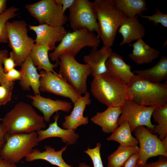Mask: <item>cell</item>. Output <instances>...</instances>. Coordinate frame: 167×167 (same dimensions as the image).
I'll use <instances>...</instances> for the list:
<instances>
[{"label":"cell","instance_id":"6da1fadb","mask_svg":"<svg viewBox=\"0 0 167 167\" xmlns=\"http://www.w3.org/2000/svg\"><path fill=\"white\" fill-rule=\"evenodd\" d=\"M90 90L97 101L108 107H121L128 100L127 83L107 71L94 77Z\"/></svg>","mask_w":167,"mask_h":167},{"label":"cell","instance_id":"7a4b0ae2","mask_svg":"<svg viewBox=\"0 0 167 167\" xmlns=\"http://www.w3.org/2000/svg\"><path fill=\"white\" fill-rule=\"evenodd\" d=\"M92 3L98 24L97 35L103 45L111 47L119 27L127 17L114 0H95Z\"/></svg>","mask_w":167,"mask_h":167},{"label":"cell","instance_id":"3957f363","mask_svg":"<svg viewBox=\"0 0 167 167\" xmlns=\"http://www.w3.org/2000/svg\"><path fill=\"white\" fill-rule=\"evenodd\" d=\"M128 100L144 106L158 107L167 104V85L150 82L143 76L134 75L127 83Z\"/></svg>","mask_w":167,"mask_h":167},{"label":"cell","instance_id":"277c9868","mask_svg":"<svg viewBox=\"0 0 167 167\" xmlns=\"http://www.w3.org/2000/svg\"><path fill=\"white\" fill-rule=\"evenodd\" d=\"M2 121L9 134L29 133L46 126L43 117L39 115L31 105L23 101L15 104Z\"/></svg>","mask_w":167,"mask_h":167},{"label":"cell","instance_id":"5b68a950","mask_svg":"<svg viewBox=\"0 0 167 167\" xmlns=\"http://www.w3.org/2000/svg\"><path fill=\"white\" fill-rule=\"evenodd\" d=\"M101 41L97 35L86 28L68 32L49 56L52 61L59 63L62 54H68L75 57L85 47L97 48Z\"/></svg>","mask_w":167,"mask_h":167},{"label":"cell","instance_id":"8992f818","mask_svg":"<svg viewBox=\"0 0 167 167\" xmlns=\"http://www.w3.org/2000/svg\"><path fill=\"white\" fill-rule=\"evenodd\" d=\"M27 25L24 20L6 22L9 46L16 66H21L29 56L34 40L28 35Z\"/></svg>","mask_w":167,"mask_h":167},{"label":"cell","instance_id":"52a82bcc","mask_svg":"<svg viewBox=\"0 0 167 167\" xmlns=\"http://www.w3.org/2000/svg\"><path fill=\"white\" fill-rule=\"evenodd\" d=\"M38 143L36 132L27 134L7 133L6 142L0 151V156L10 162L17 163L29 155Z\"/></svg>","mask_w":167,"mask_h":167},{"label":"cell","instance_id":"ba28073f","mask_svg":"<svg viewBox=\"0 0 167 167\" xmlns=\"http://www.w3.org/2000/svg\"><path fill=\"white\" fill-rule=\"evenodd\" d=\"M59 59L58 74L78 93L85 94L88 92L87 78L91 75L89 65L79 63L75 57L68 54H62Z\"/></svg>","mask_w":167,"mask_h":167},{"label":"cell","instance_id":"9c48e42d","mask_svg":"<svg viewBox=\"0 0 167 167\" xmlns=\"http://www.w3.org/2000/svg\"><path fill=\"white\" fill-rule=\"evenodd\" d=\"M25 8L31 15L37 20L39 25L63 26L68 21V17L63 12L62 5L55 0H41L26 4Z\"/></svg>","mask_w":167,"mask_h":167},{"label":"cell","instance_id":"30bf717a","mask_svg":"<svg viewBox=\"0 0 167 167\" xmlns=\"http://www.w3.org/2000/svg\"><path fill=\"white\" fill-rule=\"evenodd\" d=\"M68 9V21L73 31L86 28L97 32L98 24L92 2L89 0H75Z\"/></svg>","mask_w":167,"mask_h":167},{"label":"cell","instance_id":"8fae6325","mask_svg":"<svg viewBox=\"0 0 167 167\" xmlns=\"http://www.w3.org/2000/svg\"><path fill=\"white\" fill-rule=\"evenodd\" d=\"M134 131L139 144V166L146 163L150 157L158 156H167V148L164 146L157 135L153 134L143 126L137 127Z\"/></svg>","mask_w":167,"mask_h":167},{"label":"cell","instance_id":"7c38bea8","mask_svg":"<svg viewBox=\"0 0 167 167\" xmlns=\"http://www.w3.org/2000/svg\"><path fill=\"white\" fill-rule=\"evenodd\" d=\"M155 107L144 106L134 103L128 100L121 107L122 113L118 120L119 126L124 121L129 123L131 132L137 127L146 126L152 132L154 125L151 122V117Z\"/></svg>","mask_w":167,"mask_h":167},{"label":"cell","instance_id":"4fadbf2b","mask_svg":"<svg viewBox=\"0 0 167 167\" xmlns=\"http://www.w3.org/2000/svg\"><path fill=\"white\" fill-rule=\"evenodd\" d=\"M40 91L69 98L74 103L82 96L61 75L50 71H41Z\"/></svg>","mask_w":167,"mask_h":167},{"label":"cell","instance_id":"5bb4252c","mask_svg":"<svg viewBox=\"0 0 167 167\" xmlns=\"http://www.w3.org/2000/svg\"><path fill=\"white\" fill-rule=\"evenodd\" d=\"M28 26L29 29L34 31L36 35L34 40L35 43L46 45L50 50L55 49L56 43L60 42L67 32L63 26L54 27L42 24Z\"/></svg>","mask_w":167,"mask_h":167},{"label":"cell","instance_id":"9a60e30c","mask_svg":"<svg viewBox=\"0 0 167 167\" xmlns=\"http://www.w3.org/2000/svg\"><path fill=\"white\" fill-rule=\"evenodd\" d=\"M26 96L32 100V105L43 113L44 121L48 122H49L50 117L55 112L61 110L68 112L72 107V103L66 101L54 100L43 97L40 94Z\"/></svg>","mask_w":167,"mask_h":167},{"label":"cell","instance_id":"2e32d148","mask_svg":"<svg viewBox=\"0 0 167 167\" xmlns=\"http://www.w3.org/2000/svg\"><path fill=\"white\" fill-rule=\"evenodd\" d=\"M90 97V93L87 92L74 103L70 114L65 116V121L62 124L63 129L75 130L78 126L88 123V117H84L83 113L86 106L91 102Z\"/></svg>","mask_w":167,"mask_h":167},{"label":"cell","instance_id":"e0dca14e","mask_svg":"<svg viewBox=\"0 0 167 167\" xmlns=\"http://www.w3.org/2000/svg\"><path fill=\"white\" fill-rule=\"evenodd\" d=\"M113 52L111 47L103 45L100 49L92 48L89 53L84 57L83 60L89 66L93 77L107 71L106 62Z\"/></svg>","mask_w":167,"mask_h":167},{"label":"cell","instance_id":"ac0fdd59","mask_svg":"<svg viewBox=\"0 0 167 167\" xmlns=\"http://www.w3.org/2000/svg\"><path fill=\"white\" fill-rule=\"evenodd\" d=\"M21 76L19 84L24 91H28L32 88L35 95L40 94V79L41 74H39L37 68L33 65L29 56L21 66Z\"/></svg>","mask_w":167,"mask_h":167},{"label":"cell","instance_id":"d6986e66","mask_svg":"<svg viewBox=\"0 0 167 167\" xmlns=\"http://www.w3.org/2000/svg\"><path fill=\"white\" fill-rule=\"evenodd\" d=\"M145 28L140 22L137 16L133 17H126L117 31L122 37L119 45L129 44L133 41L143 39L145 35Z\"/></svg>","mask_w":167,"mask_h":167},{"label":"cell","instance_id":"ffe728a7","mask_svg":"<svg viewBox=\"0 0 167 167\" xmlns=\"http://www.w3.org/2000/svg\"><path fill=\"white\" fill-rule=\"evenodd\" d=\"M59 115L57 112L54 116V122L49 124L46 130H41L37 131L39 142L42 140L52 137H58L62 139V142L67 145H72L76 142L79 137V135L75 133V130L62 128L58 125V120Z\"/></svg>","mask_w":167,"mask_h":167},{"label":"cell","instance_id":"44dd1931","mask_svg":"<svg viewBox=\"0 0 167 167\" xmlns=\"http://www.w3.org/2000/svg\"><path fill=\"white\" fill-rule=\"evenodd\" d=\"M122 113L121 107H109L103 112H98L91 121L101 127L103 132L112 133L119 126L118 120Z\"/></svg>","mask_w":167,"mask_h":167},{"label":"cell","instance_id":"7402d4cb","mask_svg":"<svg viewBox=\"0 0 167 167\" xmlns=\"http://www.w3.org/2000/svg\"><path fill=\"white\" fill-rule=\"evenodd\" d=\"M67 145L58 151H55L54 148L47 145L45 146V150L43 152L36 148L33 149L32 152L25 157V161L31 162L37 160H43L59 167H73L66 163L62 157V154L66 149Z\"/></svg>","mask_w":167,"mask_h":167},{"label":"cell","instance_id":"603a6c76","mask_svg":"<svg viewBox=\"0 0 167 167\" xmlns=\"http://www.w3.org/2000/svg\"><path fill=\"white\" fill-rule=\"evenodd\" d=\"M132 46L133 50L129 57L138 65L152 62L160 54L159 51L148 45L143 39L137 40Z\"/></svg>","mask_w":167,"mask_h":167},{"label":"cell","instance_id":"cb8c5ba5","mask_svg":"<svg viewBox=\"0 0 167 167\" xmlns=\"http://www.w3.org/2000/svg\"><path fill=\"white\" fill-rule=\"evenodd\" d=\"M49 50V48L46 45L35 43L29 56L32 59L33 65L36 66L37 70L43 69L45 71L51 72L60 75L54 69L58 66L59 62H56L54 64L51 63L48 54Z\"/></svg>","mask_w":167,"mask_h":167},{"label":"cell","instance_id":"d4e9b609","mask_svg":"<svg viewBox=\"0 0 167 167\" xmlns=\"http://www.w3.org/2000/svg\"><path fill=\"white\" fill-rule=\"evenodd\" d=\"M107 71L120 78L127 83L135 75L131 66L127 64L123 58L118 53L113 52L105 64Z\"/></svg>","mask_w":167,"mask_h":167},{"label":"cell","instance_id":"484cf974","mask_svg":"<svg viewBox=\"0 0 167 167\" xmlns=\"http://www.w3.org/2000/svg\"><path fill=\"white\" fill-rule=\"evenodd\" d=\"M133 72L143 76L152 83H160L167 78V57L163 55L152 67L143 70L134 71Z\"/></svg>","mask_w":167,"mask_h":167},{"label":"cell","instance_id":"4316f807","mask_svg":"<svg viewBox=\"0 0 167 167\" xmlns=\"http://www.w3.org/2000/svg\"><path fill=\"white\" fill-rule=\"evenodd\" d=\"M131 132L129 123L127 121H124L107 138V140L117 142L120 146L124 147L137 146L138 141L133 136Z\"/></svg>","mask_w":167,"mask_h":167},{"label":"cell","instance_id":"83f0119b","mask_svg":"<svg viewBox=\"0 0 167 167\" xmlns=\"http://www.w3.org/2000/svg\"><path fill=\"white\" fill-rule=\"evenodd\" d=\"M118 8L127 17L141 15L143 11H147L145 0H114Z\"/></svg>","mask_w":167,"mask_h":167},{"label":"cell","instance_id":"f1b7e54d","mask_svg":"<svg viewBox=\"0 0 167 167\" xmlns=\"http://www.w3.org/2000/svg\"><path fill=\"white\" fill-rule=\"evenodd\" d=\"M138 146L124 147L119 146L108 158V167H121L133 154L139 152Z\"/></svg>","mask_w":167,"mask_h":167},{"label":"cell","instance_id":"f546056e","mask_svg":"<svg viewBox=\"0 0 167 167\" xmlns=\"http://www.w3.org/2000/svg\"><path fill=\"white\" fill-rule=\"evenodd\" d=\"M152 116L157 124L154 125L152 133L157 134L161 140L167 136V104L157 107L153 111Z\"/></svg>","mask_w":167,"mask_h":167},{"label":"cell","instance_id":"4dcf8cb0","mask_svg":"<svg viewBox=\"0 0 167 167\" xmlns=\"http://www.w3.org/2000/svg\"><path fill=\"white\" fill-rule=\"evenodd\" d=\"M19 10V8L12 6L0 14V43H8L6 22L18 15L15 12Z\"/></svg>","mask_w":167,"mask_h":167},{"label":"cell","instance_id":"1f68e13d","mask_svg":"<svg viewBox=\"0 0 167 167\" xmlns=\"http://www.w3.org/2000/svg\"><path fill=\"white\" fill-rule=\"evenodd\" d=\"M101 144L97 143L96 147L93 148H88L84 151L90 157L92 162L93 167H104L100 154ZM78 167H90L89 165L84 163L82 162L79 164Z\"/></svg>","mask_w":167,"mask_h":167},{"label":"cell","instance_id":"d6a6232c","mask_svg":"<svg viewBox=\"0 0 167 167\" xmlns=\"http://www.w3.org/2000/svg\"><path fill=\"white\" fill-rule=\"evenodd\" d=\"M15 83L10 82L0 85V106L5 105L11 99Z\"/></svg>","mask_w":167,"mask_h":167},{"label":"cell","instance_id":"836d02e7","mask_svg":"<svg viewBox=\"0 0 167 167\" xmlns=\"http://www.w3.org/2000/svg\"><path fill=\"white\" fill-rule=\"evenodd\" d=\"M142 18L146 19V21L152 22L153 24L156 26L158 24H161L165 28L167 27V15L162 13L159 9L156 8V12L151 15H141Z\"/></svg>","mask_w":167,"mask_h":167},{"label":"cell","instance_id":"e575fe53","mask_svg":"<svg viewBox=\"0 0 167 167\" xmlns=\"http://www.w3.org/2000/svg\"><path fill=\"white\" fill-rule=\"evenodd\" d=\"M8 52L6 49L0 50V85L5 83L3 63L4 59L8 57Z\"/></svg>","mask_w":167,"mask_h":167},{"label":"cell","instance_id":"d590c367","mask_svg":"<svg viewBox=\"0 0 167 167\" xmlns=\"http://www.w3.org/2000/svg\"><path fill=\"white\" fill-rule=\"evenodd\" d=\"M21 76L20 71L15 68L5 73V83L10 82H14L16 80H20Z\"/></svg>","mask_w":167,"mask_h":167},{"label":"cell","instance_id":"8d00e7d4","mask_svg":"<svg viewBox=\"0 0 167 167\" xmlns=\"http://www.w3.org/2000/svg\"><path fill=\"white\" fill-rule=\"evenodd\" d=\"M139 167H167V156H160L156 161L146 163Z\"/></svg>","mask_w":167,"mask_h":167},{"label":"cell","instance_id":"74e56055","mask_svg":"<svg viewBox=\"0 0 167 167\" xmlns=\"http://www.w3.org/2000/svg\"><path fill=\"white\" fill-rule=\"evenodd\" d=\"M139 152L131 156L122 167H139Z\"/></svg>","mask_w":167,"mask_h":167},{"label":"cell","instance_id":"f35d334b","mask_svg":"<svg viewBox=\"0 0 167 167\" xmlns=\"http://www.w3.org/2000/svg\"><path fill=\"white\" fill-rule=\"evenodd\" d=\"M3 65L5 73L15 68L16 65L12 54L10 52V56L6 58L3 62Z\"/></svg>","mask_w":167,"mask_h":167},{"label":"cell","instance_id":"ab89813d","mask_svg":"<svg viewBox=\"0 0 167 167\" xmlns=\"http://www.w3.org/2000/svg\"><path fill=\"white\" fill-rule=\"evenodd\" d=\"M7 133L6 127L2 123H0V151L6 143Z\"/></svg>","mask_w":167,"mask_h":167},{"label":"cell","instance_id":"60d3db41","mask_svg":"<svg viewBox=\"0 0 167 167\" xmlns=\"http://www.w3.org/2000/svg\"><path fill=\"white\" fill-rule=\"evenodd\" d=\"M56 1L62 6L63 12L64 13L66 10L69 9L73 5L75 0H55Z\"/></svg>","mask_w":167,"mask_h":167},{"label":"cell","instance_id":"b9f144b4","mask_svg":"<svg viewBox=\"0 0 167 167\" xmlns=\"http://www.w3.org/2000/svg\"><path fill=\"white\" fill-rule=\"evenodd\" d=\"M0 167H17L15 164L11 163L0 156Z\"/></svg>","mask_w":167,"mask_h":167},{"label":"cell","instance_id":"7bdbcfd3","mask_svg":"<svg viewBox=\"0 0 167 167\" xmlns=\"http://www.w3.org/2000/svg\"><path fill=\"white\" fill-rule=\"evenodd\" d=\"M6 0H0V14L3 13L6 9Z\"/></svg>","mask_w":167,"mask_h":167},{"label":"cell","instance_id":"ee69618b","mask_svg":"<svg viewBox=\"0 0 167 167\" xmlns=\"http://www.w3.org/2000/svg\"><path fill=\"white\" fill-rule=\"evenodd\" d=\"M161 140L164 146L166 148H167V136Z\"/></svg>","mask_w":167,"mask_h":167},{"label":"cell","instance_id":"f6af8a7d","mask_svg":"<svg viewBox=\"0 0 167 167\" xmlns=\"http://www.w3.org/2000/svg\"><path fill=\"white\" fill-rule=\"evenodd\" d=\"M2 118H1L0 116V122L2 121Z\"/></svg>","mask_w":167,"mask_h":167}]
</instances>
